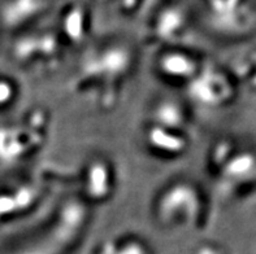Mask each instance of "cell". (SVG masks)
Segmentation results:
<instances>
[{
	"mask_svg": "<svg viewBox=\"0 0 256 254\" xmlns=\"http://www.w3.org/2000/svg\"><path fill=\"white\" fill-rule=\"evenodd\" d=\"M143 143L155 157L166 160L181 157L190 145L188 125L150 118L144 127Z\"/></svg>",
	"mask_w": 256,
	"mask_h": 254,
	"instance_id": "8992f818",
	"label": "cell"
},
{
	"mask_svg": "<svg viewBox=\"0 0 256 254\" xmlns=\"http://www.w3.org/2000/svg\"><path fill=\"white\" fill-rule=\"evenodd\" d=\"M42 197V191L36 184H21L16 191L0 195V218L16 213L28 212Z\"/></svg>",
	"mask_w": 256,
	"mask_h": 254,
	"instance_id": "9c48e42d",
	"label": "cell"
},
{
	"mask_svg": "<svg viewBox=\"0 0 256 254\" xmlns=\"http://www.w3.org/2000/svg\"><path fill=\"white\" fill-rule=\"evenodd\" d=\"M203 62L192 53L172 48L162 52L156 60V73L166 83L188 86L194 79Z\"/></svg>",
	"mask_w": 256,
	"mask_h": 254,
	"instance_id": "52a82bcc",
	"label": "cell"
},
{
	"mask_svg": "<svg viewBox=\"0 0 256 254\" xmlns=\"http://www.w3.org/2000/svg\"><path fill=\"white\" fill-rule=\"evenodd\" d=\"M116 187V174L114 166L104 158L91 160L82 175L84 196L91 203H104L114 195Z\"/></svg>",
	"mask_w": 256,
	"mask_h": 254,
	"instance_id": "ba28073f",
	"label": "cell"
},
{
	"mask_svg": "<svg viewBox=\"0 0 256 254\" xmlns=\"http://www.w3.org/2000/svg\"><path fill=\"white\" fill-rule=\"evenodd\" d=\"M186 87L195 103L207 108L225 106L236 95V87L230 75L214 65H202L200 70Z\"/></svg>",
	"mask_w": 256,
	"mask_h": 254,
	"instance_id": "5b68a950",
	"label": "cell"
},
{
	"mask_svg": "<svg viewBox=\"0 0 256 254\" xmlns=\"http://www.w3.org/2000/svg\"><path fill=\"white\" fill-rule=\"evenodd\" d=\"M17 86L10 79L0 78V108L10 106L17 96Z\"/></svg>",
	"mask_w": 256,
	"mask_h": 254,
	"instance_id": "8fae6325",
	"label": "cell"
},
{
	"mask_svg": "<svg viewBox=\"0 0 256 254\" xmlns=\"http://www.w3.org/2000/svg\"><path fill=\"white\" fill-rule=\"evenodd\" d=\"M40 6L39 0H12L4 9V19L6 23L18 25L38 13Z\"/></svg>",
	"mask_w": 256,
	"mask_h": 254,
	"instance_id": "30bf717a",
	"label": "cell"
},
{
	"mask_svg": "<svg viewBox=\"0 0 256 254\" xmlns=\"http://www.w3.org/2000/svg\"><path fill=\"white\" fill-rule=\"evenodd\" d=\"M134 64L136 57L128 45L110 44L94 49L78 65L74 88L81 92H94L100 106H112L122 83L132 74Z\"/></svg>",
	"mask_w": 256,
	"mask_h": 254,
	"instance_id": "6da1fadb",
	"label": "cell"
},
{
	"mask_svg": "<svg viewBox=\"0 0 256 254\" xmlns=\"http://www.w3.org/2000/svg\"><path fill=\"white\" fill-rule=\"evenodd\" d=\"M152 212L162 229H195L204 223L207 203L203 191L192 180L177 179L156 195Z\"/></svg>",
	"mask_w": 256,
	"mask_h": 254,
	"instance_id": "7a4b0ae2",
	"label": "cell"
},
{
	"mask_svg": "<svg viewBox=\"0 0 256 254\" xmlns=\"http://www.w3.org/2000/svg\"><path fill=\"white\" fill-rule=\"evenodd\" d=\"M26 125L0 131V156L8 161L21 160L40 148L47 136L48 121L43 112L32 113Z\"/></svg>",
	"mask_w": 256,
	"mask_h": 254,
	"instance_id": "277c9868",
	"label": "cell"
},
{
	"mask_svg": "<svg viewBox=\"0 0 256 254\" xmlns=\"http://www.w3.org/2000/svg\"><path fill=\"white\" fill-rule=\"evenodd\" d=\"M208 169L214 184L225 195H238L256 187V152L240 148L230 139L214 143Z\"/></svg>",
	"mask_w": 256,
	"mask_h": 254,
	"instance_id": "3957f363",
	"label": "cell"
}]
</instances>
